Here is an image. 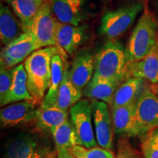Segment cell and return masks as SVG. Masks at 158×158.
Wrapping results in <instances>:
<instances>
[{"label": "cell", "instance_id": "cell-1", "mask_svg": "<svg viewBox=\"0 0 158 158\" xmlns=\"http://www.w3.org/2000/svg\"><path fill=\"white\" fill-rule=\"evenodd\" d=\"M63 52L59 47L41 48L33 52L24 62L27 86L35 100H43L48 92L51 76V60L57 53Z\"/></svg>", "mask_w": 158, "mask_h": 158}, {"label": "cell", "instance_id": "cell-2", "mask_svg": "<svg viewBox=\"0 0 158 158\" xmlns=\"http://www.w3.org/2000/svg\"><path fill=\"white\" fill-rule=\"evenodd\" d=\"M158 45V21L147 7L138 19L128 41V62H137L151 54Z\"/></svg>", "mask_w": 158, "mask_h": 158}, {"label": "cell", "instance_id": "cell-3", "mask_svg": "<svg viewBox=\"0 0 158 158\" xmlns=\"http://www.w3.org/2000/svg\"><path fill=\"white\" fill-rule=\"evenodd\" d=\"M127 51L121 43L109 40L96 55L92 78L123 82L128 76Z\"/></svg>", "mask_w": 158, "mask_h": 158}, {"label": "cell", "instance_id": "cell-4", "mask_svg": "<svg viewBox=\"0 0 158 158\" xmlns=\"http://www.w3.org/2000/svg\"><path fill=\"white\" fill-rule=\"evenodd\" d=\"M142 9V4L135 2L108 12L102 17L99 32L102 36L113 40L131 27Z\"/></svg>", "mask_w": 158, "mask_h": 158}, {"label": "cell", "instance_id": "cell-5", "mask_svg": "<svg viewBox=\"0 0 158 158\" xmlns=\"http://www.w3.org/2000/svg\"><path fill=\"white\" fill-rule=\"evenodd\" d=\"M51 150V146L37 136L20 133L7 141L5 158H45Z\"/></svg>", "mask_w": 158, "mask_h": 158}, {"label": "cell", "instance_id": "cell-6", "mask_svg": "<svg viewBox=\"0 0 158 158\" xmlns=\"http://www.w3.org/2000/svg\"><path fill=\"white\" fill-rule=\"evenodd\" d=\"M70 120L83 147H98L92 126V100L84 99L75 104L70 110Z\"/></svg>", "mask_w": 158, "mask_h": 158}, {"label": "cell", "instance_id": "cell-7", "mask_svg": "<svg viewBox=\"0 0 158 158\" xmlns=\"http://www.w3.org/2000/svg\"><path fill=\"white\" fill-rule=\"evenodd\" d=\"M135 120L136 136L142 138L158 128V98L149 86L136 101Z\"/></svg>", "mask_w": 158, "mask_h": 158}, {"label": "cell", "instance_id": "cell-8", "mask_svg": "<svg viewBox=\"0 0 158 158\" xmlns=\"http://www.w3.org/2000/svg\"><path fill=\"white\" fill-rule=\"evenodd\" d=\"M57 22L53 15L51 5L44 2L31 21L28 31L36 40L40 48L57 46Z\"/></svg>", "mask_w": 158, "mask_h": 158}, {"label": "cell", "instance_id": "cell-9", "mask_svg": "<svg viewBox=\"0 0 158 158\" xmlns=\"http://www.w3.org/2000/svg\"><path fill=\"white\" fill-rule=\"evenodd\" d=\"M92 118L95 138L99 146L111 150L114 130L111 114L106 102L92 100Z\"/></svg>", "mask_w": 158, "mask_h": 158}, {"label": "cell", "instance_id": "cell-10", "mask_svg": "<svg viewBox=\"0 0 158 158\" xmlns=\"http://www.w3.org/2000/svg\"><path fill=\"white\" fill-rule=\"evenodd\" d=\"M40 48L33 35L29 31L23 32L2 50L1 62L7 68H13Z\"/></svg>", "mask_w": 158, "mask_h": 158}, {"label": "cell", "instance_id": "cell-11", "mask_svg": "<svg viewBox=\"0 0 158 158\" xmlns=\"http://www.w3.org/2000/svg\"><path fill=\"white\" fill-rule=\"evenodd\" d=\"M95 59L93 52L87 48L81 49L75 55L69 68V76L71 82L79 90H84L92 80L95 69Z\"/></svg>", "mask_w": 158, "mask_h": 158}, {"label": "cell", "instance_id": "cell-12", "mask_svg": "<svg viewBox=\"0 0 158 158\" xmlns=\"http://www.w3.org/2000/svg\"><path fill=\"white\" fill-rule=\"evenodd\" d=\"M39 106L36 100H23L2 108L0 112L1 126L9 128L35 119Z\"/></svg>", "mask_w": 158, "mask_h": 158}, {"label": "cell", "instance_id": "cell-13", "mask_svg": "<svg viewBox=\"0 0 158 158\" xmlns=\"http://www.w3.org/2000/svg\"><path fill=\"white\" fill-rule=\"evenodd\" d=\"M87 26H74L57 22V47L69 55H73L84 42L87 36Z\"/></svg>", "mask_w": 158, "mask_h": 158}, {"label": "cell", "instance_id": "cell-14", "mask_svg": "<svg viewBox=\"0 0 158 158\" xmlns=\"http://www.w3.org/2000/svg\"><path fill=\"white\" fill-rule=\"evenodd\" d=\"M85 0H51L53 14L58 21L74 26L81 25L85 19Z\"/></svg>", "mask_w": 158, "mask_h": 158}, {"label": "cell", "instance_id": "cell-15", "mask_svg": "<svg viewBox=\"0 0 158 158\" xmlns=\"http://www.w3.org/2000/svg\"><path fill=\"white\" fill-rule=\"evenodd\" d=\"M146 80L137 77H129L121 83L116 89L111 108L136 102L147 88Z\"/></svg>", "mask_w": 158, "mask_h": 158}, {"label": "cell", "instance_id": "cell-16", "mask_svg": "<svg viewBox=\"0 0 158 158\" xmlns=\"http://www.w3.org/2000/svg\"><path fill=\"white\" fill-rule=\"evenodd\" d=\"M136 102L111 108L114 133L126 136H136Z\"/></svg>", "mask_w": 158, "mask_h": 158}, {"label": "cell", "instance_id": "cell-17", "mask_svg": "<svg viewBox=\"0 0 158 158\" xmlns=\"http://www.w3.org/2000/svg\"><path fill=\"white\" fill-rule=\"evenodd\" d=\"M64 56V52H60L57 53L53 56L51 60L50 85L41 104V107L48 108L54 106L56 104L59 89L64 78L65 68L67 65Z\"/></svg>", "mask_w": 158, "mask_h": 158}, {"label": "cell", "instance_id": "cell-18", "mask_svg": "<svg viewBox=\"0 0 158 158\" xmlns=\"http://www.w3.org/2000/svg\"><path fill=\"white\" fill-rule=\"evenodd\" d=\"M121 83L117 81L92 78L83 90V95L92 100H101L111 106L116 91Z\"/></svg>", "mask_w": 158, "mask_h": 158}, {"label": "cell", "instance_id": "cell-19", "mask_svg": "<svg viewBox=\"0 0 158 158\" xmlns=\"http://www.w3.org/2000/svg\"><path fill=\"white\" fill-rule=\"evenodd\" d=\"M128 76L141 78L152 84H158V45L145 58L130 63Z\"/></svg>", "mask_w": 158, "mask_h": 158}, {"label": "cell", "instance_id": "cell-20", "mask_svg": "<svg viewBox=\"0 0 158 158\" xmlns=\"http://www.w3.org/2000/svg\"><path fill=\"white\" fill-rule=\"evenodd\" d=\"M23 31L21 21L8 6L1 5L0 9V38L7 45L21 36Z\"/></svg>", "mask_w": 158, "mask_h": 158}, {"label": "cell", "instance_id": "cell-21", "mask_svg": "<svg viewBox=\"0 0 158 158\" xmlns=\"http://www.w3.org/2000/svg\"><path fill=\"white\" fill-rule=\"evenodd\" d=\"M70 65L67 63L62 82L59 87L55 106L68 111V108L73 107L80 101L83 96V91L79 90L71 82L69 76Z\"/></svg>", "mask_w": 158, "mask_h": 158}, {"label": "cell", "instance_id": "cell-22", "mask_svg": "<svg viewBox=\"0 0 158 158\" xmlns=\"http://www.w3.org/2000/svg\"><path fill=\"white\" fill-rule=\"evenodd\" d=\"M54 138L56 151L70 149L76 146H82L78 134L70 119H67L64 123L51 130Z\"/></svg>", "mask_w": 158, "mask_h": 158}, {"label": "cell", "instance_id": "cell-23", "mask_svg": "<svg viewBox=\"0 0 158 158\" xmlns=\"http://www.w3.org/2000/svg\"><path fill=\"white\" fill-rule=\"evenodd\" d=\"M23 100H35V99L29 92L27 74L24 64H21L13 68V83L10 92L8 103Z\"/></svg>", "mask_w": 158, "mask_h": 158}, {"label": "cell", "instance_id": "cell-24", "mask_svg": "<svg viewBox=\"0 0 158 158\" xmlns=\"http://www.w3.org/2000/svg\"><path fill=\"white\" fill-rule=\"evenodd\" d=\"M67 119H68V112L55 106L48 108L40 106L35 118L37 127L50 132L62 124Z\"/></svg>", "mask_w": 158, "mask_h": 158}, {"label": "cell", "instance_id": "cell-25", "mask_svg": "<svg viewBox=\"0 0 158 158\" xmlns=\"http://www.w3.org/2000/svg\"><path fill=\"white\" fill-rule=\"evenodd\" d=\"M22 25L23 31H28L31 21L37 15L42 4L36 0H6Z\"/></svg>", "mask_w": 158, "mask_h": 158}, {"label": "cell", "instance_id": "cell-26", "mask_svg": "<svg viewBox=\"0 0 158 158\" xmlns=\"http://www.w3.org/2000/svg\"><path fill=\"white\" fill-rule=\"evenodd\" d=\"M69 151L76 158H115L111 150L99 147L86 148L78 145L71 148Z\"/></svg>", "mask_w": 158, "mask_h": 158}, {"label": "cell", "instance_id": "cell-27", "mask_svg": "<svg viewBox=\"0 0 158 158\" xmlns=\"http://www.w3.org/2000/svg\"><path fill=\"white\" fill-rule=\"evenodd\" d=\"M13 68H8L1 62L0 69V104L5 106L8 103L10 92L13 83Z\"/></svg>", "mask_w": 158, "mask_h": 158}, {"label": "cell", "instance_id": "cell-28", "mask_svg": "<svg viewBox=\"0 0 158 158\" xmlns=\"http://www.w3.org/2000/svg\"><path fill=\"white\" fill-rule=\"evenodd\" d=\"M141 151L143 158H158V128L141 138Z\"/></svg>", "mask_w": 158, "mask_h": 158}, {"label": "cell", "instance_id": "cell-29", "mask_svg": "<svg viewBox=\"0 0 158 158\" xmlns=\"http://www.w3.org/2000/svg\"><path fill=\"white\" fill-rule=\"evenodd\" d=\"M116 158H141V157L139 152L131 145L127 138L123 136L118 141Z\"/></svg>", "mask_w": 158, "mask_h": 158}, {"label": "cell", "instance_id": "cell-30", "mask_svg": "<svg viewBox=\"0 0 158 158\" xmlns=\"http://www.w3.org/2000/svg\"><path fill=\"white\" fill-rule=\"evenodd\" d=\"M57 152V158H76L68 149H62Z\"/></svg>", "mask_w": 158, "mask_h": 158}, {"label": "cell", "instance_id": "cell-31", "mask_svg": "<svg viewBox=\"0 0 158 158\" xmlns=\"http://www.w3.org/2000/svg\"><path fill=\"white\" fill-rule=\"evenodd\" d=\"M57 155V152H51L49 154V155L45 157V158H56V156Z\"/></svg>", "mask_w": 158, "mask_h": 158}, {"label": "cell", "instance_id": "cell-32", "mask_svg": "<svg viewBox=\"0 0 158 158\" xmlns=\"http://www.w3.org/2000/svg\"><path fill=\"white\" fill-rule=\"evenodd\" d=\"M154 92H155V94H156V96H157V98H158V86L155 89V90H154Z\"/></svg>", "mask_w": 158, "mask_h": 158}, {"label": "cell", "instance_id": "cell-33", "mask_svg": "<svg viewBox=\"0 0 158 158\" xmlns=\"http://www.w3.org/2000/svg\"><path fill=\"white\" fill-rule=\"evenodd\" d=\"M37 2H38L43 4V2H44V0H36Z\"/></svg>", "mask_w": 158, "mask_h": 158}, {"label": "cell", "instance_id": "cell-34", "mask_svg": "<svg viewBox=\"0 0 158 158\" xmlns=\"http://www.w3.org/2000/svg\"><path fill=\"white\" fill-rule=\"evenodd\" d=\"M156 10H157V21H158V3L157 5V8H156Z\"/></svg>", "mask_w": 158, "mask_h": 158}]
</instances>
